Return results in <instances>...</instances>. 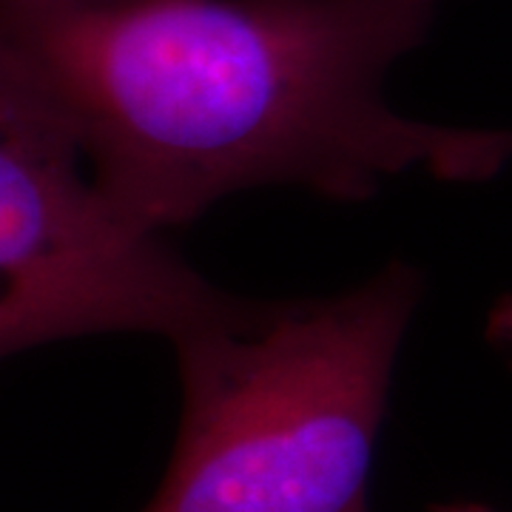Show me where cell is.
I'll return each mask as SVG.
<instances>
[{
  "instance_id": "6da1fadb",
  "label": "cell",
  "mask_w": 512,
  "mask_h": 512,
  "mask_svg": "<svg viewBox=\"0 0 512 512\" xmlns=\"http://www.w3.org/2000/svg\"><path fill=\"white\" fill-rule=\"evenodd\" d=\"M441 3H0V37L69 123L106 200L163 237L256 185L353 202L421 165L450 183L495 177L501 128L419 123L384 100Z\"/></svg>"
},
{
  "instance_id": "3957f363",
  "label": "cell",
  "mask_w": 512,
  "mask_h": 512,
  "mask_svg": "<svg viewBox=\"0 0 512 512\" xmlns=\"http://www.w3.org/2000/svg\"><path fill=\"white\" fill-rule=\"evenodd\" d=\"M251 305L123 220L63 114L0 37V359L114 330L177 342Z\"/></svg>"
},
{
  "instance_id": "277c9868",
  "label": "cell",
  "mask_w": 512,
  "mask_h": 512,
  "mask_svg": "<svg viewBox=\"0 0 512 512\" xmlns=\"http://www.w3.org/2000/svg\"><path fill=\"white\" fill-rule=\"evenodd\" d=\"M487 342L512 367V293L501 296L487 313Z\"/></svg>"
},
{
  "instance_id": "52a82bcc",
  "label": "cell",
  "mask_w": 512,
  "mask_h": 512,
  "mask_svg": "<svg viewBox=\"0 0 512 512\" xmlns=\"http://www.w3.org/2000/svg\"><path fill=\"white\" fill-rule=\"evenodd\" d=\"M504 146H507V160L512 163V128H504Z\"/></svg>"
},
{
  "instance_id": "7a4b0ae2",
  "label": "cell",
  "mask_w": 512,
  "mask_h": 512,
  "mask_svg": "<svg viewBox=\"0 0 512 512\" xmlns=\"http://www.w3.org/2000/svg\"><path fill=\"white\" fill-rule=\"evenodd\" d=\"M421 296L410 265L259 305L174 342L183 424L143 512H367L393 367Z\"/></svg>"
},
{
  "instance_id": "5b68a950",
  "label": "cell",
  "mask_w": 512,
  "mask_h": 512,
  "mask_svg": "<svg viewBox=\"0 0 512 512\" xmlns=\"http://www.w3.org/2000/svg\"><path fill=\"white\" fill-rule=\"evenodd\" d=\"M436 512H493L490 507L481 504H447V507H436Z\"/></svg>"
},
{
  "instance_id": "8992f818",
  "label": "cell",
  "mask_w": 512,
  "mask_h": 512,
  "mask_svg": "<svg viewBox=\"0 0 512 512\" xmlns=\"http://www.w3.org/2000/svg\"><path fill=\"white\" fill-rule=\"evenodd\" d=\"M0 3H23V6H49V3H86V0H0Z\"/></svg>"
}]
</instances>
